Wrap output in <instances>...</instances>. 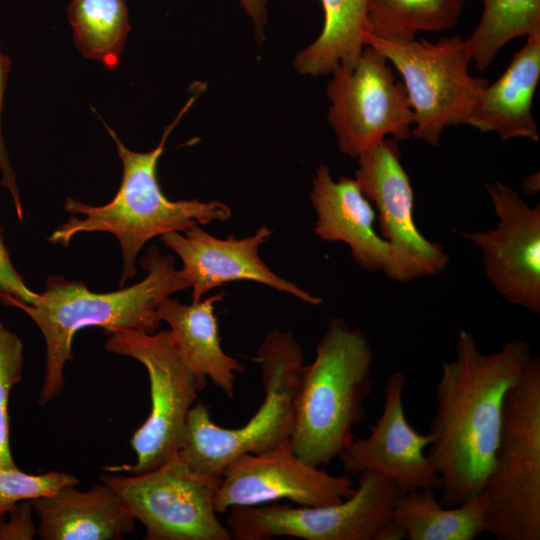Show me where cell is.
Masks as SVG:
<instances>
[{"label": "cell", "mask_w": 540, "mask_h": 540, "mask_svg": "<svg viewBox=\"0 0 540 540\" xmlns=\"http://www.w3.org/2000/svg\"><path fill=\"white\" fill-rule=\"evenodd\" d=\"M397 143L386 138L359 155L354 179L375 204L381 237L392 247L401 282L407 283L440 273L450 258L441 244L428 240L416 226L413 188Z\"/></svg>", "instance_id": "13"}, {"label": "cell", "mask_w": 540, "mask_h": 540, "mask_svg": "<svg viewBox=\"0 0 540 540\" xmlns=\"http://www.w3.org/2000/svg\"><path fill=\"white\" fill-rule=\"evenodd\" d=\"M224 293L184 304L171 297L158 306V315L170 327L173 343L189 368L204 382L209 378L224 394L234 397L236 374L244 366L221 346L215 304Z\"/></svg>", "instance_id": "20"}, {"label": "cell", "mask_w": 540, "mask_h": 540, "mask_svg": "<svg viewBox=\"0 0 540 540\" xmlns=\"http://www.w3.org/2000/svg\"><path fill=\"white\" fill-rule=\"evenodd\" d=\"M486 189L499 218L496 228L456 232L483 251L486 276L503 298L540 315V205L529 206L500 182Z\"/></svg>", "instance_id": "14"}, {"label": "cell", "mask_w": 540, "mask_h": 540, "mask_svg": "<svg viewBox=\"0 0 540 540\" xmlns=\"http://www.w3.org/2000/svg\"><path fill=\"white\" fill-rule=\"evenodd\" d=\"M106 335L109 336L105 344L107 351L131 357L147 370L151 410L131 438L136 462L104 469L132 475L146 473L162 465L178 450L189 411L207 383L185 363L169 330L152 334L117 330Z\"/></svg>", "instance_id": "8"}, {"label": "cell", "mask_w": 540, "mask_h": 540, "mask_svg": "<svg viewBox=\"0 0 540 540\" xmlns=\"http://www.w3.org/2000/svg\"><path fill=\"white\" fill-rule=\"evenodd\" d=\"M247 14L251 17L257 33L263 34L266 23V0H240Z\"/></svg>", "instance_id": "31"}, {"label": "cell", "mask_w": 540, "mask_h": 540, "mask_svg": "<svg viewBox=\"0 0 540 540\" xmlns=\"http://www.w3.org/2000/svg\"><path fill=\"white\" fill-rule=\"evenodd\" d=\"M310 200L316 213L314 233L320 239L345 243L360 267L383 272L401 282L392 247L373 227L376 211L355 179L334 180L329 167L320 164L313 177Z\"/></svg>", "instance_id": "17"}, {"label": "cell", "mask_w": 540, "mask_h": 540, "mask_svg": "<svg viewBox=\"0 0 540 540\" xmlns=\"http://www.w3.org/2000/svg\"><path fill=\"white\" fill-rule=\"evenodd\" d=\"M39 517L43 540H120L134 529L135 518L109 485L82 492L66 486L29 501Z\"/></svg>", "instance_id": "18"}, {"label": "cell", "mask_w": 540, "mask_h": 540, "mask_svg": "<svg viewBox=\"0 0 540 540\" xmlns=\"http://www.w3.org/2000/svg\"><path fill=\"white\" fill-rule=\"evenodd\" d=\"M401 74L411 108V136L437 147L445 128L466 125L480 91L487 84L469 73L464 39L455 35L436 42L365 38Z\"/></svg>", "instance_id": "7"}, {"label": "cell", "mask_w": 540, "mask_h": 540, "mask_svg": "<svg viewBox=\"0 0 540 540\" xmlns=\"http://www.w3.org/2000/svg\"><path fill=\"white\" fill-rule=\"evenodd\" d=\"M406 539L403 528L392 518L385 522L377 531L373 540H402Z\"/></svg>", "instance_id": "32"}, {"label": "cell", "mask_w": 540, "mask_h": 540, "mask_svg": "<svg viewBox=\"0 0 540 540\" xmlns=\"http://www.w3.org/2000/svg\"><path fill=\"white\" fill-rule=\"evenodd\" d=\"M407 384L400 371L384 386L382 413L365 438H354L339 455L344 474L357 476L369 470L390 480L401 493L440 488L441 480L424 450L430 433H419L406 419L403 395Z\"/></svg>", "instance_id": "15"}, {"label": "cell", "mask_w": 540, "mask_h": 540, "mask_svg": "<svg viewBox=\"0 0 540 540\" xmlns=\"http://www.w3.org/2000/svg\"><path fill=\"white\" fill-rule=\"evenodd\" d=\"M192 102L193 98L175 121L166 127L158 146L149 152L129 150L107 127L122 161L123 174L118 192L109 203L101 206L87 205L68 197L65 210L71 214H82L84 218L71 216L48 240L53 244L68 246L71 239L82 232L113 234L122 252V286L136 274L137 255L150 239L168 232H184L196 224L228 220L232 212L225 203L198 199L172 201L164 195L157 179V164L166 140Z\"/></svg>", "instance_id": "4"}, {"label": "cell", "mask_w": 540, "mask_h": 540, "mask_svg": "<svg viewBox=\"0 0 540 540\" xmlns=\"http://www.w3.org/2000/svg\"><path fill=\"white\" fill-rule=\"evenodd\" d=\"M467 0H368L366 37L405 42L458 22Z\"/></svg>", "instance_id": "23"}, {"label": "cell", "mask_w": 540, "mask_h": 540, "mask_svg": "<svg viewBox=\"0 0 540 540\" xmlns=\"http://www.w3.org/2000/svg\"><path fill=\"white\" fill-rule=\"evenodd\" d=\"M10 69V61L9 59L0 53V113H1V107H2V99L4 94V88H5V81L7 73ZM0 167L3 171L4 180L3 183L5 186L9 188L11 191V194L14 198L15 207L18 213L19 218H22V206L20 203L18 191L15 185V179L13 175V171L10 167V164L7 159L6 151L4 148L3 140L1 137V131H0Z\"/></svg>", "instance_id": "30"}, {"label": "cell", "mask_w": 540, "mask_h": 540, "mask_svg": "<svg viewBox=\"0 0 540 540\" xmlns=\"http://www.w3.org/2000/svg\"><path fill=\"white\" fill-rule=\"evenodd\" d=\"M320 1L323 30L295 59L297 71L304 75H324L339 65L352 69L365 48L368 0Z\"/></svg>", "instance_id": "22"}, {"label": "cell", "mask_w": 540, "mask_h": 540, "mask_svg": "<svg viewBox=\"0 0 540 540\" xmlns=\"http://www.w3.org/2000/svg\"><path fill=\"white\" fill-rule=\"evenodd\" d=\"M531 357L524 340H510L486 354L471 332H459L455 358L442 363L428 431L427 456L441 480L443 506L482 493L499 441L505 395Z\"/></svg>", "instance_id": "1"}, {"label": "cell", "mask_w": 540, "mask_h": 540, "mask_svg": "<svg viewBox=\"0 0 540 540\" xmlns=\"http://www.w3.org/2000/svg\"><path fill=\"white\" fill-rule=\"evenodd\" d=\"M7 512L8 511H3V510H0V525L3 523V521L6 519L7 517Z\"/></svg>", "instance_id": "34"}, {"label": "cell", "mask_w": 540, "mask_h": 540, "mask_svg": "<svg viewBox=\"0 0 540 540\" xmlns=\"http://www.w3.org/2000/svg\"><path fill=\"white\" fill-rule=\"evenodd\" d=\"M146 530L147 540H231L214 510L221 478L193 471L178 450L156 469L101 475Z\"/></svg>", "instance_id": "10"}, {"label": "cell", "mask_w": 540, "mask_h": 540, "mask_svg": "<svg viewBox=\"0 0 540 540\" xmlns=\"http://www.w3.org/2000/svg\"><path fill=\"white\" fill-rule=\"evenodd\" d=\"M147 276L130 287L108 293L90 291L80 281L50 276L45 290L32 303L0 293L5 305L24 311L38 326L46 344L40 405L54 400L65 385L64 366L72 358L71 346L77 331L101 327L105 334L117 330L155 333L161 320L159 304L171 294L190 287L171 255H164L151 245L140 259Z\"/></svg>", "instance_id": "2"}, {"label": "cell", "mask_w": 540, "mask_h": 540, "mask_svg": "<svg viewBox=\"0 0 540 540\" xmlns=\"http://www.w3.org/2000/svg\"><path fill=\"white\" fill-rule=\"evenodd\" d=\"M23 344L20 338L0 322V466L17 468L10 449L8 401L21 380Z\"/></svg>", "instance_id": "26"}, {"label": "cell", "mask_w": 540, "mask_h": 540, "mask_svg": "<svg viewBox=\"0 0 540 540\" xmlns=\"http://www.w3.org/2000/svg\"><path fill=\"white\" fill-rule=\"evenodd\" d=\"M354 494L336 504L304 506L278 503L230 508L226 518L231 538L269 540H373L392 518L399 489L386 477L365 470Z\"/></svg>", "instance_id": "9"}, {"label": "cell", "mask_w": 540, "mask_h": 540, "mask_svg": "<svg viewBox=\"0 0 540 540\" xmlns=\"http://www.w3.org/2000/svg\"><path fill=\"white\" fill-rule=\"evenodd\" d=\"M355 489L349 475H331L306 464L288 439L266 452L233 459L222 473L213 505L217 514L283 499L296 505H330L351 497Z\"/></svg>", "instance_id": "12"}, {"label": "cell", "mask_w": 540, "mask_h": 540, "mask_svg": "<svg viewBox=\"0 0 540 540\" xmlns=\"http://www.w3.org/2000/svg\"><path fill=\"white\" fill-rule=\"evenodd\" d=\"M373 350L359 328L333 318L316 344L313 362L303 365L293 398L290 444L306 464L323 468L355 438L372 391Z\"/></svg>", "instance_id": "3"}, {"label": "cell", "mask_w": 540, "mask_h": 540, "mask_svg": "<svg viewBox=\"0 0 540 540\" xmlns=\"http://www.w3.org/2000/svg\"><path fill=\"white\" fill-rule=\"evenodd\" d=\"M0 293L9 294L23 302L32 303L38 293L33 292L24 283L22 276L16 271L9 257L0 232Z\"/></svg>", "instance_id": "29"}, {"label": "cell", "mask_w": 540, "mask_h": 540, "mask_svg": "<svg viewBox=\"0 0 540 540\" xmlns=\"http://www.w3.org/2000/svg\"><path fill=\"white\" fill-rule=\"evenodd\" d=\"M78 479L65 472L32 475L17 468L0 466V510L8 511L20 501L50 496L63 487L76 486Z\"/></svg>", "instance_id": "27"}, {"label": "cell", "mask_w": 540, "mask_h": 540, "mask_svg": "<svg viewBox=\"0 0 540 540\" xmlns=\"http://www.w3.org/2000/svg\"><path fill=\"white\" fill-rule=\"evenodd\" d=\"M272 230L260 227L253 235L225 239L212 236L198 224L184 231L168 232L160 236L163 244L181 259L184 277L192 287V301L234 281H253L288 293L310 305H319L323 299L301 289L293 282L275 274L260 258L259 248L269 240Z\"/></svg>", "instance_id": "16"}, {"label": "cell", "mask_w": 540, "mask_h": 540, "mask_svg": "<svg viewBox=\"0 0 540 540\" xmlns=\"http://www.w3.org/2000/svg\"><path fill=\"white\" fill-rule=\"evenodd\" d=\"M540 78V33L527 37L504 73L486 84L466 125L481 132H495L503 142L511 138L539 141L532 102Z\"/></svg>", "instance_id": "19"}, {"label": "cell", "mask_w": 540, "mask_h": 540, "mask_svg": "<svg viewBox=\"0 0 540 540\" xmlns=\"http://www.w3.org/2000/svg\"><path fill=\"white\" fill-rule=\"evenodd\" d=\"M32 506L29 501L14 504L7 512L9 519L0 525V540H31L37 534L32 521Z\"/></svg>", "instance_id": "28"}, {"label": "cell", "mask_w": 540, "mask_h": 540, "mask_svg": "<svg viewBox=\"0 0 540 540\" xmlns=\"http://www.w3.org/2000/svg\"><path fill=\"white\" fill-rule=\"evenodd\" d=\"M68 19L86 58L109 69L118 66L130 30L125 0H71Z\"/></svg>", "instance_id": "24"}, {"label": "cell", "mask_w": 540, "mask_h": 540, "mask_svg": "<svg viewBox=\"0 0 540 540\" xmlns=\"http://www.w3.org/2000/svg\"><path fill=\"white\" fill-rule=\"evenodd\" d=\"M256 361L265 396L245 425L218 426L202 403L189 411L178 452L193 471L221 478L236 457L266 452L290 438L293 398L304 365L302 347L291 332L275 330L261 342Z\"/></svg>", "instance_id": "5"}, {"label": "cell", "mask_w": 540, "mask_h": 540, "mask_svg": "<svg viewBox=\"0 0 540 540\" xmlns=\"http://www.w3.org/2000/svg\"><path fill=\"white\" fill-rule=\"evenodd\" d=\"M391 68L384 55L366 45L354 68L339 65L331 72L328 120L343 154L357 158L386 138L402 142L411 136L414 113Z\"/></svg>", "instance_id": "11"}, {"label": "cell", "mask_w": 540, "mask_h": 540, "mask_svg": "<svg viewBox=\"0 0 540 540\" xmlns=\"http://www.w3.org/2000/svg\"><path fill=\"white\" fill-rule=\"evenodd\" d=\"M392 519L409 540H474L486 531V504L482 494L453 507L438 501L434 489L400 493Z\"/></svg>", "instance_id": "21"}, {"label": "cell", "mask_w": 540, "mask_h": 540, "mask_svg": "<svg viewBox=\"0 0 540 540\" xmlns=\"http://www.w3.org/2000/svg\"><path fill=\"white\" fill-rule=\"evenodd\" d=\"M539 173H534L527 177L523 183L522 188L525 194H535L539 191Z\"/></svg>", "instance_id": "33"}, {"label": "cell", "mask_w": 540, "mask_h": 540, "mask_svg": "<svg viewBox=\"0 0 540 540\" xmlns=\"http://www.w3.org/2000/svg\"><path fill=\"white\" fill-rule=\"evenodd\" d=\"M481 18L464 39L478 71L485 70L509 41L540 33V0H482Z\"/></svg>", "instance_id": "25"}, {"label": "cell", "mask_w": 540, "mask_h": 540, "mask_svg": "<svg viewBox=\"0 0 540 540\" xmlns=\"http://www.w3.org/2000/svg\"><path fill=\"white\" fill-rule=\"evenodd\" d=\"M486 531L499 540L540 539V357L508 389L493 465L481 493Z\"/></svg>", "instance_id": "6"}]
</instances>
